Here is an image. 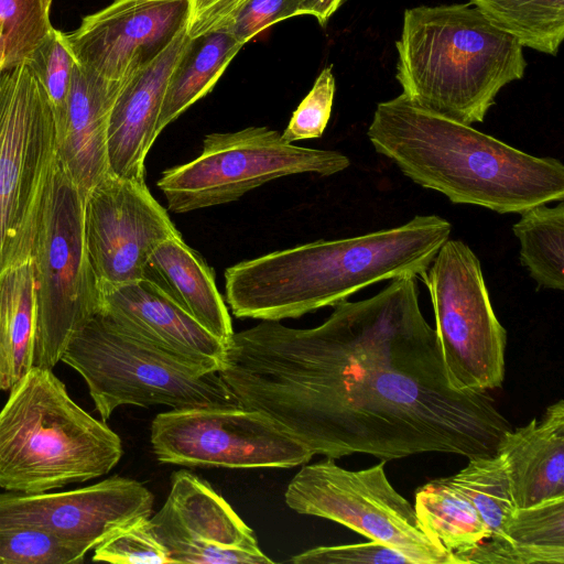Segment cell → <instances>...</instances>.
<instances>
[{"label": "cell", "instance_id": "cell-11", "mask_svg": "<svg viewBox=\"0 0 564 564\" xmlns=\"http://www.w3.org/2000/svg\"><path fill=\"white\" fill-rule=\"evenodd\" d=\"M420 278L430 293L452 384L474 392L499 389L507 332L494 312L478 258L462 240L448 239Z\"/></svg>", "mask_w": 564, "mask_h": 564}, {"label": "cell", "instance_id": "cell-21", "mask_svg": "<svg viewBox=\"0 0 564 564\" xmlns=\"http://www.w3.org/2000/svg\"><path fill=\"white\" fill-rule=\"evenodd\" d=\"M143 279L161 288L224 344L235 333L212 268L182 236L169 238L156 246L148 260Z\"/></svg>", "mask_w": 564, "mask_h": 564}, {"label": "cell", "instance_id": "cell-1", "mask_svg": "<svg viewBox=\"0 0 564 564\" xmlns=\"http://www.w3.org/2000/svg\"><path fill=\"white\" fill-rule=\"evenodd\" d=\"M333 307L313 328L261 321L232 334L218 373L242 406L334 459L496 453L511 424L488 392L452 384L416 276Z\"/></svg>", "mask_w": 564, "mask_h": 564}, {"label": "cell", "instance_id": "cell-23", "mask_svg": "<svg viewBox=\"0 0 564 564\" xmlns=\"http://www.w3.org/2000/svg\"><path fill=\"white\" fill-rule=\"evenodd\" d=\"M245 44L226 30L188 37L169 78L156 135L206 96Z\"/></svg>", "mask_w": 564, "mask_h": 564}, {"label": "cell", "instance_id": "cell-3", "mask_svg": "<svg viewBox=\"0 0 564 564\" xmlns=\"http://www.w3.org/2000/svg\"><path fill=\"white\" fill-rule=\"evenodd\" d=\"M367 135L406 177L454 204L520 214L564 198L560 160L520 151L403 94L377 105Z\"/></svg>", "mask_w": 564, "mask_h": 564}, {"label": "cell", "instance_id": "cell-4", "mask_svg": "<svg viewBox=\"0 0 564 564\" xmlns=\"http://www.w3.org/2000/svg\"><path fill=\"white\" fill-rule=\"evenodd\" d=\"M395 47L402 94L469 126L482 122L500 89L527 68L523 46L470 2L405 10Z\"/></svg>", "mask_w": 564, "mask_h": 564}, {"label": "cell", "instance_id": "cell-20", "mask_svg": "<svg viewBox=\"0 0 564 564\" xmlns=\"http://www.w3.org/2000/svg\"><path fill=\"white\" fill-rule=\"evenodd\" d=\"M496 453L503 459L517 508L564 497V401L542 419L510 429Z\"/></svg>", "mask_w": 564, "mask_h": 564}, {"label": "cell", "instance_id": "cell-5", "mask_svg": "<svg viewBox=\"0 0 564 564\" xmlns=\"http://www.w3.org/2000/svg\"><path fill=\"white\" fill-rule=\"evenodd\" d=\"M122 443L79 406L52 369L33 366L0 410V488L36 494L107 475Z\"/></svg>", "mask_w": 564, "mask_h": 564}, {"label": "cell", "instance_id": "cell-34", "mask_svg": "<svg viewBox=\"0 0 564 564\" xmlns=\"http://www.w3.org/2000/svg\"><path fill=\"white\" fill-rule=\"evenodd\" d=\"M294 564H412L393 549L369 540L365 543L317 546L292 556Z\"/></svg>", "mask_w": 564, "mask_h": 564}, {"label": "cell", "instance_id": "cell-35", "mask_svg": "<svg viewBox=\"0 0 564 564\" xmlns=\"http://www.w3.org/2000/svg\"><path fill=\"white\" fill-rule=\"evenodd\" d=\"M302 0H249L226 29L246 44L274 23L301 15Z\"/></svg>", "mask_w": 564, "mask_h": 564}, {"label": "cell", "instance_id": "cell-7", "mask_svg": "<svg viewBox=\"0 0 564 564\" xmlns=\"http://www.w3.org/2000/svg\"><path fill=\"white\" fill-rule=\"evenodd\" d=\"M57 162L50 98L28 63L0 70V276L32 260Z\"/></svg>", "mask_w": 564, "mask_h": 564}, {"label": "cell", "instance_id": "cell-13", "mask_svg": "<svg viewBox=\"0 0 564 564\" xmlns=\"http://www.w3.org/2000/svg\"><path fill=\"white\" fill-rule=\"evenodd\" d=\"M84 240L99 288L144 278L162 241L181 237L144 182L108 174L84 199Z\"/></svg>", "mask_w": 564, "mask_h": 564}, {"label": "cell", "instance_id": "cell-30", "mask_svg": "<svg viewBox=\"0 0 564 564\" xmlns=\"http://www.w3.org/2000/svg\"><path fill=\"white\" fill-rule=\"evenodd\" d=\"M87 553L74 542L34 527L0 528V564L83 563Z\"/></svg>", "mask_w": 564, "mask_h": 564}, {"label": "cell", "instance_id": "cell-29", "mask_svg": "<svg viewBox=\"0 0 564 564\" xmlns=\"http://www.w3.org/2000/svg\"><path fill=\"white\" fill-rule=\"evenodd\" d=\"M53 0H0V70L25 63L54 30Z\"/></svg>", "mask_w": 564, "mask_h": 564}, {"label": "cell", "instance_id": "cell-22", "mask_svg": "<svg viewBox=\"0 0 564 564\" xmlns=\"http://www.w3.org/2000/svg\"><path fill=\"white\" fill-rule=\"evenodd\" d=\"M453 555L456 564H564V497L517 508L500 535Z\"/></svg>", "mask_w": 564, "mask_h": 564}, {"label": "cell", "instance_id": "cell-26", "mask_svg": "<svg viewBox=\"0 0 564 564\" xmlns=\"http://www.w3.org/2000/svg\"><path fill=\"white\" fill-rule=\"evenodd\" d=\"M512 231L520 242V260L542 288L564 289V203L546 204L522 213Z\"/></svg>", "mask_w": 564, "mask_h": 564}, {"label": "cell", "instance_id": "cell-27", "mask_svg": "<svg viewBox=\"0 0 564 564\" xmlns=\"http://www.w3.org/2000/svg\"><path fill=\"white\" fill-rule=\"evenodd\" d=\"M522 46L556 55L564 37V0H470Z\"/></svg>", "mask_w": 564, "mask_h": 564}, {"label": "cell", "instance_id": "cell-36", "mask_svg": "<svg viewBox=\"0 0 564 564\" xmlns=\"http://www.w3.org/2000/svg\"><path fill=\"white\" fill-rule=\"evenodd\" d=\"M248 2L249 0H188V37L228 28Z\"/></svg>", "mask_w": 564, "mask_h": 564}, {"label": "cell", "instance_id": "cell-2", "mask_svg": "<svg viewBox=\"0 0 564 564\" xmlns=\"http://www.w3.org/2000/svg\"><path fill=\"white\" fill-rule=\"evenodd\" d=\"M451 232L445 218L419 215L398 227L243 260L225 270L226 302L238 318H297L373 283L420 276Z\"/></svg>", "mask_w": 564, "mask_h": 564}, {"label": "cell", "instance_id": "cell-25", "mask_svg": "<svg viewBox=\"0 0 564 564\" xmlns=\"http://www.w3.org/2000/svg\"><path fill=\"white\" fill-rule=\"evenodd\" d=\"M414 510L421 529L452 554L489 538L474 506L447 477L420 487Z\"/></svg>", "mask_w": 564, "mask_h": 564}, {"label": "cell", "instance_id": "cell-28", "mask_svg": "<svg viewBox=\"0 0 564 564\" xmlns=\"http://www.w3.org/2000/svg\"><path fill=\"white\" fill-rule=\"evenodd\" d=\"M447 478L474 506L489 538L500 535L517 509L503 459L497 453L474 456Z\"/></svg>", "mask_w": 564, "mask_h": 564}, {"label": "cell", "instance_id": "cell-18", "mask_svg": "<svg viewBox=\"0 0 564 564\" xmlns=\"http://www.w3.org/2000/svg\"><path fill=\"white\" fill-rule=\"evenodd\" d=\"M188 35L184 29L150 65L122 82L107 128L109 173L145 181V159L156 140V123L169 78Z\"/></svg>", "mask_w": 564, "mask_h": 564}, {"label": "cell", "instance_id": "cell-12", "mask_svg": "<svg viewBox=\"0 0 564 564\" xmlns=\"http://www.w3.org/2000/svg\"><path fill=\"white\" fill-rule=\"evenodd\" d=\"M151 445L165 464L221 468H291L313 452L264 413L245 406H196L159 413Z\"/></svg>", "mask_w": 564, "mask_h": 564}, {"label": "cell", "instance_id": "cell-37", "mask_svg": "<svg viewBox=\"0 0 564 564\" xmlns=\"http://www.w3.org/2000/svg\"><path fill=\"white\" fill-rule=\"evenodd\" d=\"M343 0H302L301 15L307 14L316 18L321 25H325Z\"/></svg>", "mask_w": 564, "mask_h": 564}, {"label": "cell", "instance_id": "cell-16", "mask_svg": "<svg viewBox=\"0 0 564 564\" xmlns=\"http://www.w3.org/2000/svg\"><path fill=\"white\" fill-rule=\"evenodd\" d=\"M188 0H113L65 33L76 63L123 82L158 58L187 26Z\"/></svg>", "mask_w": 564, "mask_h": 564}, {"label": "cell", "instance_id": "cell-6", "mask_svg": "<svg viewBox=\"0 0 564 564\" xmlns=\"http://www.w3.org/2000/svg\"><path fill=\"white\" fill-rule=\"evenodd\" d=\"M61 361L85 380L102 421L121 405L242 406L217 371H203L101 313L70 338Z\"/></svg>", "mask_w": 564, "mask_h": 564}, {"label": "cell", "instance_id": "cell-31", "mask_svg": "<svg viewBox=\"0 0 564 564\" xmlns=\"http://www.w3.org/2000/svg\"><path fill=\"white\" fill-rule=\"evenodd\" d=\"M94 562L115 564H166L167 552L155 538L149 518L119 530L94 549Z\"/></svg>", "mask_w": 564, "mask_h": 564}, {"label": "cell", "instance_id": "cell-9", "mask_svg": "<svg viewBox=\"0 0 564 564\" xmlns=\"http://www.w3.org/2000/svg\"><path fill=\"white\" fill-rule=\"evenodd\" d=\"M350 160L333 150L293 145L268 127L205 135L200 154L162 172L158 187L167 208L184 214L239 199L279 177L302 173L329 176Z\"/></svg>", "mask_w": 564, "mask_h": 564}, {"label": "cell", "instance_id": "cell-19", "mask_svg": "<svg viewBox=\"0 0 564 564\" xmlns=\"http://www.w3.org/2000/svg\"><path fill=\"white\" fill-rule=\"evenodd\" d=\"M121 84L75 63L64 107L55 116L57 160L83 199L109 174L108 119Z\"/></svg>", "mask_w": 564, "mask_h": 564}, {"label": "cell", "instance_id": "cell-32", "mask_svg": "<svg viewBox=\"0 0 564 564\" xmlns=\"http://www.w3.org/2000/svg\"><path fill=\"white\" fill-rule=\"evenodd\" d=\"M25 63L39 77L50 98L54 116H57L64 107L76 63L65 33L54 29Z\"/></svg>", "mask_w": 564, "mask_h": 564}, {"label": "cell", "instance_id": "cell-15", "mask_svg": "<svg viewBox=\"0 0 564 564\" xmlns=\"http://www.w3.org/2000/svg\"><path fill=\"white\" fill-rule=\"evenodd\" d=\"M154 496L141 482L112 476L61 492H0V528L34 527L77 544L86 553L109 536L150 518Z\"/></svg>", "mask_w": 564, "mask_h": 564}, {"label": "cell", "instance_id": "cell-10", "mask_svg": "<svg viewBox=\"0 0 564 564\" xmlns=\"http://www.w3.org/2000/svg\"><path fill=\"white\" fill-rule=\"evenodd\" d=\"M386 460L348 470L334 458L304 465L289 482L284 500L300 514L324 518L382 543L412 564H456L454 555L420 527L414 507L390 484Z\"/></svg>", "mask_w": 564, "mask_h": 564}, {"label": "cell", "instance_id": "cell-14", "mask_svg": "<svg viewBox=\"0 0 564 564\" xmlns=\"http://www.w3.org/2000/svg\"><path fill=\"white\" fill-rule=\"evenodd\" d=\"M149 523L171 564L274 563L230 505L186 469L173 473L169 496Z\"/></svg>", "mask_w": 564, "mask_h": 564}, {"label": "cell", "instance_id": "cell-8", "mask_svg": "<svg viewBox=\"0 0 564 564\" xmlns=\"http://www.w3.org/2000/svg\"><path fill=\"white\" fill-rule=\"evenodd\" d=\"M84 199L58 160L33 251V366L53 369L73 335L99 312L100 291L86 252Z\"/></svg>", "mask_w": 564, "mask_h": 564}, {"label": "cell", "instance_id": "cell-24", "mask_svg": "<svg viewBox=\"0 0 564 564\" xmlns=\"http://www.w3.org/2000/svg\"><path fill=\"white\" fill-rule=\"evenodd\" d=\"M33 262L0 276V391H8L32 367L34 358Z\"/></svg>", "mask_w": 564, "mask_h": 564}, {"label": "cell", "instance_id": "cell-33", "mask_svg": "<svg viewBox=\"0 0 564 564\" xmlns=\"http://www.w3.org/2000/svg\"><path fill=\"white\" fill-rule=\"evenodd\" d=\"M335 95V77L332 66L316 78L312 89L293 112L289 124L281 133L290 143L321 138L332 113Z\"/></svg>", "mask_w": 564, "mask_h": 564}, {"label": "cell", "instance_id": "cell-17", "mask_svg": "<svg viewBox=\"0 0 564 564\" xmlns=\"http://www.w3.org/2000/svg\"><path fill=\"white\" fill-rule=\"evenodd\" d=\"M99 312L203 371L219 370L225 344L148 279L102 286Z\"/></svg>", "mask_w": 564, "mask_h": 564}]
</instances>
